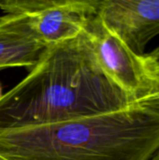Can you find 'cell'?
I'll list each match as a JSON object with an SVG mask.
<instances>
[{
	"instance_id": "obj_1",
	"label": "cell",
	"mask_w": 159,
	"mask_h": 160,
	"mask_svg": "<svg viewBox=\"0 0 159 160\" xmlns=\"http://www.w3.org/2000/svg\"><path fill=\"white\" fill-rule=\"evenodd\" d=\"M133 102L101 71L82 33L48 45L28 75L3 95L0 129L107 113Z\"/></svg>"
},
{
	"instance_id": "obj_2",
	"label": "cell",
	"mask_w": 159,
	"mask_h": 160,
	"mask_svg": "<svg viewBox=\"0 0 159 160\" xmlns=\"http://www.w3.org/2000/svg\"><path fill=\"white\" fill-rule=\"evenodd\" d=\"M159 150V109L144 103L52 124L0 129L9 160H149Z\"/></svg>"
},
{
	"instance_id": "obj_3",
	"label": "cell",
	"mask_w": 159,
	"mask_h": 160,
	"mask_svg": "<svg viewBox=\"0 0 159 160\" xmlns=\"http://www.w3.org/2000/svg\"><path fill=\"white\" fill-rule=\"evenodd\" d=\"M83 33L101 71L131 99L137 101L159 91V63L149 53H135L97 14Z\"/></svg>"
},
{
	"instance_id": "obj_4",
	"label": "cell",
	"mask_w": 159,
	"mask_h": 160,
	"mask_svg": "<svg viewBox=\"0 0 159 160\" xmlns=\"http://www.w3.org/2000/svg\"><path fill=\"white\" fill-rule=\"evenodd\" d=\"M98 0H0L4 13L23 14L47 46L73 39L96 16Z\"/></svg>"
},
{
	"instance_id": "obj_5",
	"label": "cell",
	"mask_w": 159,
	"mask_h": 160,
	"mask_svg": "<svg viewBox=\"0 0 159 160\" xmlns=\"http://www.w3.org/2000/svg\"><path fill=\"white\" fill-rule=\"evenodd\" d=\"M97 15L137 54L159 35V0H98Z\"/></svg>"
},
{
	"instance_id": "obj_6",
	"label": "cell",
	"mask_w": 159,
	"mask_h": 160,
	"mask_svg": "<svg viewBox=\"0 0 159 160\" xmlns=\"http://www.w3.org/2000/svg\"><path fill=\"white\" fill-rule=\"evenodd\" d=\"M46 47L23 14L5 13L0 17V70L10 68L32 69Z\"/></svg>"
},
{
	"instance_id": "obj_7",
	"label": "cell",
	"mask_w": 159,
	"mask_h": 160,
	"mask_svg": "<svg viewBox=\"0 0 159 160\" xmlns=\"http://www.w3.org/2000/svg\"><path fill=\"white\" fill-rule=\"evenodd\" d=\"M137 102L155 106V107L159 109V91H157V93H155L153 95H151V96H149V97H146V98H143L137 100Z\"/></svg>"
},
{
	"instance_id": "obj_8",
	"label": "cell",
	"mask_w": 159,
	"mask_h": 160,
	"mask_svg": "<svg viewBox=\"0 0 159 160\" xmlns=\"http://www.w3.org/2000/svg\"><path fill=\"white\" fill-rule=\"evenodd\" d=\"M149 54H150L152 57H154V58L159 63V45L157 48H155L151 52H149Z\"/></svg>"
},
{
	"instance_id": "obj_9",
	"label": "cell",
	"mask_w": 159,
	"mask_h": 160,
	"mask_svg": "<svg viewBox=\"0 0 159 160\" xmlns=\"http://www.w3.org/2000/svg\"><path fill=\"white\" fill-rule=\"evenodd\" d=\"M149 160H159V150Z\"/></svg>"
},
{
	"instance_id": "obj_10",
	"label": "cell",
	"mask_w": 159,
	"mask_h": 160,
	"mask_svg": "<svg viewBox=\"0 0 159 160\" xmlns=\"http://www.w3.org/2000/svg\"><path fill=\"white\" fill-rule=\"evenodd\" d=\"M3 97V93H2V86H1V84H0V99H1V98Z\"/></svg>"
},
{
	"instance_id": "obj_11",
	"label": "cell",
	"mask_w": 159,
	"mask_h": 160,
	"mask_svg": "<svg viewBox=\"0 0 159 160\" xmlns=\"http://www.w3.org/2000/svg\"><path fill=\"white\" fill-rule=\"evenodd\" d=\"M0 160H9V159H6V158H1V157H0Z\"/></svg>"
}]
</instances>
